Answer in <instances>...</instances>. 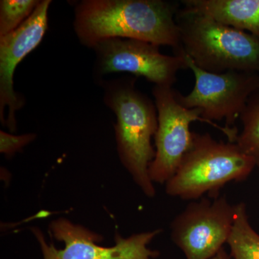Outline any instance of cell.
Segmentation results:
<instances>
[{"label": "cell", "instance_id": "8fae6325", "mask_svg": "<svg viewBox=\"0 0 259 259\" xmlns=\"http://www.w3.org/2000/svg\"><path fill=\"white\" fill-rule=\"evenodd\" d=\"M187 8L259 39V0H184Z\"/></svg>", "mask_w": 259, "mask_h": 259}, {"label": "cell", "instance_id": "7c38bea8", "mask_svg": "<svg viewBox=\"0 0 259 259\" xmlns=\"http://www.w3.org/2000/svg\"><path fill=\"white\" fill-rule=\"evenodd\" d=\"M233 259H259V235L250 226L246 205L236 204L234 221L227 241Z\"/></svg>", "mask_w": 259, "mask_h": 259}, {"label": "cell", "instance_id": "7a4b0ae2", "mask_svg": "<svg viewBox=\"0 0 259 259\" xmlns=\"http://www.w3.org/2000/svg\"><path fill=\"white\" fill-rule=\"evenodd\" d=\"M136 79L122 78L105 83V102L117 117V151L122 164L149 197L156 194L149 166L156 151L151 138L158 128L156 105L136 88Z\"/></svg>", "mask_w": 259, "mask_h": 259}, {"label": "cell", "instance_id": "e0dca14e", "mask_svg": "<svg viewBox=\"0 0 259 259\" xmlns=\"http://www.w3.org/2000/svg\"><path fill=\"white\" fill-rule=\"evenodd\" d=\"M257 93V95H258V96H259V89H258V92H257V93Z\"/></svg>", "mask_w": 259, "mask_h": 259}, {"label": "cell", "instance_id": "6da1fadb", "mask_svg": "<svg viewBox=\"0 0 259 259\" xmlns=\"http://www.w3.org/2000/svg\"><path fill=\"white\" fill-rule=\"evenodd\" d=\"M177 3L163 0H84L75 8L74 30L93 48L110 38L136 39L174 50L180 47Z\"/></svg>", "mask_w": 259, "mask_h": 259}, {"label": "cell", "instance_id": "8992f818", "mask_svg": "<svg viewBox=\"0 0 259 259\" xmlns=\"http://www.w3.org/2000/svg\"><path fill=\"white\" fill-rule=\"evenodd\" d=\"M235 212L225 196L190 202L172 221V241L186 259L212 258L228 241Z\"/></svg>", "mask_w": 259, "mask_h": 259}, {"label": "cell", "instance_id": "3957f363", "mask_svg": "<svg viewBox=\"0 0 259 259\" xmlns=\"http://www.w3.org/2000/svg\"><path fill=\"white\" fill-rule=\"evenodd\" d=\"M175 20L180 51L196 66L208 72L259 73V39L184 6Z\"/></svg>", "mask_w": 259, "mask_h": 259}, {"label": "cell", "instance_id": "277c9868", "mask_svg": "<svg viewBox=\"0 0 259 259\" xmlns=\"http://www.w3.org/2000/svg\"><path fill=\"white\" fill-rule=\"evenodd\" d=\"M255 167V158L236 143L218 141L207 133L193 132L190 149L166 182V192L183 200H197L205 194L213 198L227 184L246 180Z\"/></svg>", "mask_w": 259, "mask_h": 259}, {"label": "cell", "instance_id": "9a60e30c", "mask_svg": "<svg viewBox=\"0 0 259 259\" xmlns=\"http://www.w3.org/2000/svg\"><path fill=\"white\" fill-rule=\"evenodd\" d=\"M35 135L25 134L13 136L1 131L0 132V151L7 156H12L16 151L35 139Z\"/></svg>", "mask_w": 259, "mask_h": 259}, {"label": "cell", "instance_id": "5bb4252c", "mask_svg": "<svg viewBox=\"0 0 259 259\" xmlns=\"http://www.w3.org/2000/svg\"><path fill=\"white\" fill-rule=\"evenodd\" d=\"M40 2L37 0L0 1V37L18 28L32 14Z\"/></svg>", "mask_w": 259, "mask_h": 259}, {"label": "cell", "instance_id": "52a82bcc", "mask_svg": "<svg viewBox=\"0 0 259 259\" xmlns=\"http://www.w3.org/2000/svg\"><path fill=\"white\" fill-rule=\"evenodd\" d=\"M172 87H153L152 93L157 109L158 128L155 134L156 154L149 166L153 182L166 183L176 173L182 158L190 149L193 132L190 125L194 121L209 124L202 117L198 108L187 109L177 99Z\"/></svg>", "mask_w": 259, "mask_h": 259}, {"label": "cell", "instance_id": "9c48e42d", "mask_svg": "<svg viewBox=\"0 0 259 259\" xmlns=\"http://www.w3.org/2000/svg\"><path fill=\"white\" fill-rule=\"evenodd\" d=\"M97 72H127L144 76L156 86L172 87L180 70L188 69L185 56L161 54L159 47L136 39L110 38L97 44Z\"/></svg>", "mask_w": 259, "mask_h": 259}, {"label": "cell", "instance_id": "ba28073f", "mask_svg": "<svg viewBox=\"0 0 259 259\" xmlns=\"http://www.w3.org/2000/svg\"><path fill=\"white\" fill-rule=\"evenodd\" d=\"M54 238L64 242L65 247L59 250L46 242L40 230L32 232L40 243L44 259H155L159 255L158 250H152L148 245L161 230L134 234L123 238L117 234L113 247L97 244L101 236L86 228L73 224L66 219H59L51 225Z\"/></svg>", "mask_w": 259, "mask_h": 259}, {"label": "cell", "instance_id": "4fadbf2b", "mask_svg": "<svg viewBox=\"0 0 259 259\" xmlns=\"http://www.w3.org/2000/svg\"><path fill=\"white\" fill-rule=\"evenodd\" d=\"M243 130L236 144L242 151L255 158L259 168V96L255 93L242 112Z\"/></svg>", "mask_w": 259, "mask_h": 259}, {"label": "cell", "instance_id": "2e32d148", "mask_svg": "<svg viewBox=\"0 0 259 259\" xmlns=\"http://www.w3.org/2000/svg\"><path fill=\"white\" fill-rule=\"evenodd\" d=\"M209 259H231V255L227 253L226 249L224 248H222L219 252Z\"/></svg>", "mask_w": 259, "mask_h": 259}, {"label": "cell", "instance_id": "5b68a950", "mask_svg": "<svg viewBox=\"0 0 259 259\" xmlns=\"http://www.w3.org/2000/svg\"><path fill=\"white\" fill-rule=\"evenodd\" d=\"M187 67L194 75L195 83L189 95L177 92V99L187 109L198 108L202 117L236 143L238 129L236 122L245 110L248 100L259 89V73L231 71L215 74L201 69L186 54Z\"/></svg>", "mask_w": 259, "mask_h": 259}, {"label": "cell", "instance_id": "30bf717a", "mask_svg": "<svg viewBox=\"0 0 259 259\" xmlns=\"http://www.w3.org/2000/svg\"><path fill=\"white\" fill-rule=\"evenodd\" d=\"M51 0H42L32 14L18 28L0 37V119L5 124V108L9 115L8 125L12 131L16 126L15 113L24 101L15 91L13 77L22 60L42 41L48 28Z\"/></svg>", "mask_w": 259, "mask_h": 259}]
</instances>
